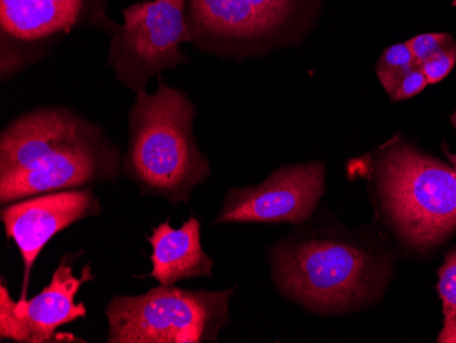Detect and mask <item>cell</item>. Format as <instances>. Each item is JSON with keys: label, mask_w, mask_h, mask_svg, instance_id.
<instances>
[{"label": "cell", "mask_w": 456, "mask_h": 343, "mask_svg": "<svg viewBox=\"0 0 456 343\" xmlns=\"http://www.w3.org/2000/svg\"><path fill=\"white\" fill-rule=\"evenodd\" d=\"M448 160L451 161V165L453 166V168L456 170V153L447 152Z\"/></svg>", "instance_id": "19"}, {"label": "cell", "mask_w": 456, "mask_h": 343, "mask_svg": "<svg viewBox=\"0 0 456 343\" xmlns=\"http://www.w3.org/2000/svg\"><path fill=\"white\" fill-rule=\"evenodd\" d=\"M234 289L188 290L160 285L138 296H115L106 306L109 343L215 342L230 323Z\"/></svg>", "instance_id": "5"}, {"label": "cell", "mask_w": 456, "mask_h": 343, "mask_svg": "<svg viewBox=\"0 0 456 343\" xmlns=\"http://www.w3.org/2000/svg\"><path fill=\"white\" fill-rule=\"evenodd\" d=\"M271 261L279 291L320 314L360 306L378 296L387 278L383 263L346 241L287 238Z\"/></svg>", "instance_id": "3"}, {"label": "cell", "mask_w": 456, "mask_h": 343, "mask_svg": "<svg viewBox=\"0 0 456 343\" xmlns=\"http://www.w3.org/2000/svg\"><path fill=\"white\" fill-rule=\"evenodd\" d=\"M152 270L148 276L159 285H176L193 278H212L214 260L201 245V224L191 215L181 227H173L168 220L156 226L148 237Z\"/></svg>", "instance_id": "12"}, {"label": "cell", "mask_w": 456, "mask_h": 343, "mask_svg": "<svg viewBox=\"0 0 456 343\" xmlns=\"http://www.w3.org/2000/svg\"><path fill=\"white\" fill-rule=\"evenodd\" d=\"M437 290L443 302V329L437 342L456 343V250L445 256Z\"/></svg>", "instance_id": "13"}, {"label": "cell", "mask_w": 456, "mask_h": 343, "mask_svg": "<svg viewBox=\"0 0 456 343\" xmlns=\"http://www.w3.org/2000/svg\"><path fill=\"white\" fill-rule=\"evenodd\" d=\"M123 22L110 36L107 63L115 79L135 94L151 79L188 62L186 0H145L123 10Z\"/></svg>", "instance_id": "7"}, {"label": "cell", "mask_w": 456, "mask_h": 343, "mask_svg": "<svg viewBox=\"0 0 456 343\" xmlns=\"http://www.w3.org/2000/svg\"><path fill=\"white\" fill-rule=\"evenodd\" d=\"M325 193V166L322 161L276 168L260 185L232 188L215 225L305 224Z\"/></svg>", "instance_id": "8"}, {"label": "cell", "mask_w": 456, "mask_h": 343, "mask_svg": "<svg viewBox=\"0 0 456 343\" xmlns=\"http://www.w3.org/2000/svg\"><path fill=\"white\" fill-rule=\"evenodd\" d=\"M429 86L428 83L427 77L422 73L421 69L414 68L399 84L398 88L395 92L391 94L389 99L392 102H402V100L411 99V97L417 96L421 94Z\"/></svg>", "instance_id": "18"}, {"label": "cell", "mask_w": 456, "mask_h": 343, "mask_svg": "<svg viewBox=\"0 0 456 343\" xmlns=\"http://www.w3.org/2000/svg\"><path fill=\"white\" fill-rule=\"evenodd\" d=\"M197 109L186 92L158 77L153 94H135L127 114L122 176L145 196L188 203L197 186L211 176L208 158L194 135Z\"/></svg>", "instance_id": "2"}, {"label": "cell", "mask_w": 456, "mask_h": 343, "mask_svg": "<svg viewBox=\"0 0 456 343\" xmlns=\"http://www.w3.org/2000/svg\"><path fill=\"white\" fill-rule=\"evenodd\" d=\"M276 30L293 22L302 0H248Z\"/></svg>", "instance_id": "15"}, {"label": "cell", "mask_w": 456, "mask_h": 343, "mask_svg": "<svg viewBox=\"0 0 456 343\" xmlns=\"http://www.w3.org/2000/svg\"><path fill=\"white\" fill-rule=\"evenodd\" d=\"M414 68L417 66L409 45L407 43H398V45L386 48L381 53L378 66H376V73H378L381 86L391 97L402 79Z\"/></svg>", "instance_id": "14"}, {"label": "cell", "mask_w": 456, "mask_h": 343, "mask_svg": "<svg viewBox=\"0 0 456 343\" xmlns=\"http://www.w3.org/2000/svg\"><path fill=\"white\" fill-rule=\"evenodd\" d=\"M73 256L61 258L50 283L32 298L14 301L2 279L0 286V339L18 343L53 342L56 330L86 316V306L76 297L84 283L94 281L91 265L76 276Z\"/></svg>", "instance_id": "9"}, {"label": "cell", "mask_w": 456, "mask_h": 343, "mask_svg": "<svg viewBox=\"0 0 456 343\" xmlns=\"http://www.w3.org/2000/svg\"><path fill=\"white\" fill-rule=\"evenodd\" d=\"M455 42L450 33H422L416 37L407 40L410 51L414 56V62L417 68L422 65L425 61L442 51L443 48Z\"/></svg>", "instance_id": "16"}, {"label": "cell", "mask_w": 456, "mask_h": 343, "mask_svg": "<svg viewBox=\"0 0 456 343\" xmlns=\"http://www.w3.org/2000/svg\"><path fill=\"white\" fill-rule=\"evenodd\" d=\"M118 27L109 0H0V79L50 56L73 30L111 36Z\"/></svg>", "instance_id": "6"}, {"label": "cell", "mask_w": 456, "mask_h": 343, "mask_svg": "<svg viewBox=\"0 0 456 343\" xmlns=\"http://www.w3.org/2000/svg\"><path fill=\"white\" fill-rule=\"evenodd\" d=\"M122 165L119 145L94 120L63 106L30 110L0 133V206L115 184Z\"/></svg>", "instance_id": "1"}, {"label": "cell", "mask_w": 456, "mask_h": 343, "mask_svg": "<svg viewBox=\"0 0 456 343\" xmlns=\"http://www.w3.org/2000/svg\"><path fill=\"white\" fill-rule=\"evenodd\" d=\"M189 43L202 51L250 45L278 30L248 0H186Z\"/></svg>", "instance_id": "11"}, {"label": "cell", "mask_w": 456, "mask_h": 343, "mask_svg": "<svg viewBox=\"0 0 456 343\" xmlns=\"http://www.w3.org/2000/svg\"><path fill=\"white\" fill-rule=\"evenodd\" d=\"M456 63V42L451 43L447 47L443 48L439 53H435V55L430 56L428 61H425L419 69H421L422 73L427 77L428 83L429 84H437L445 77H448V74L452 71V69L455 68Z\"/></svg>", "instance_id": "17"}, {"label": "cell", "mask_w": 456, "mask_h": 343, "mask_svg": "<svg viewBox=\"0 0 456 343\" xmlns=\"http://www.w3.org/2000/svg\"><path fill=\"white\" fill-rule=\"evenodd\" d=\"M381 206L399 237L428 249L456 229V170L439 159L394 141L376 167Z\"/></svg>", "instance_id": "4"}, {"label": "cell", "mask_w": 456, "mask_h": 343, "mask_svg": "<svg viewBox=\"0 0 456 343\" xmlns=\"http://www.w3.org/2000/svg\"><path fill=\"white\" fill-rule=\"evenodd\" d=\"M100 212L102 203L94 188L37 194L2 207L0 219L7 240L14 241L24 263V283L20 299H27L33 267L45 245L71 225L97 216Z\"/></svg>", "instance_id": "10"}]
</instances>
